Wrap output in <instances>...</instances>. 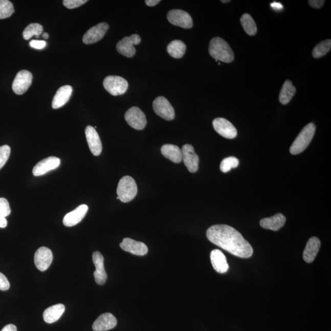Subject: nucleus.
<instances>
[{"instance_id":"obj_1","label":"nucleus","mask_w":331,"mask_h":331,"mask_svg":"<svg viewBox=\"0 0 331 331\" xmlns=\"http://www.w3.org/2000/svg\"><path fill=\"white\" fill-rule=\"evenodd\" d=\"M207 239L232 255L242 258L251 257L253 249L236 229L227 225H215L206 232Z\"/></svg>"},{"instance_id":"obj_2","label":"nucleus","mask_w":331,"mask_h":331,"mask_svg":"<svg viewBox=\"0 0 331 331\" xmlns=\"http://www.w3.org/2000/svg\"><path fill=\"white\" fill-rule=\"evenodd\" d=\"M209 52L210 56L216 61L231 63L234 59V54L230 45L219 37H215L210 42Z\"/></svg>"},{"instance_id":"obj_3","label":"nucleus","mask_w":331,"mask_h":331,"mask_svg":"<svg viewBox=\"0 0 331 331\" xmlns=\"http://www.w3.org/2000/svg\"><path fill=\"white\" fill-rule=\"evenodd\" d=\"M316 126L313 123H308L303 128L290 147V153L298 155L302 152L310 144L314 138Z\"/></svg>"},{"instance_id":"obj_4","label":"nucleus","mask_w":331,"mask_h":331,"mask_svg":"<svg viewBox=\"0 0 331 331\" xmlns=\"http://www.w3.org/2000/svg\"><path fill=\"white\" fill-rule=\"evenodd\" d=\"M138 193V186L134 179L126 175L120 179L117 188V199L123 203L132 201Z\"/></svg>"},{"instance_id":"obj_5","label":"nucleus","mask_w":331,"mask_h":331,"mask_svg":"<svg viewBox=\"0 0 331 331\" xmlns=\"http://www.w3.org/2000/svg\"><path fill=\"white\" fill-rule=\"evenodd\" d=\"M103 86L111 95L119 96L124 94L127 91L128 83L122 77L109 76L104 79Z\"/></svg>"},{"instance_id":"obj_6","label":"nucleus","mask_w":331,"mask_h":331,"mask_svg":"<svg viewBox=\"0 0 331 331\" xmlns=\"http://www.w3.org/2000/svg\"><path fill=\"white\" fill-rule=\"evenodd\" d=\"M141 42L140 36L133 34L130 36L125 37L117 43V51L123 56L132 58L136 54V49L134 45H138Z\"/></svg>"},{"instance_id":"obj_7","label":"nucleus","mask_w":331,"mask_h":331,"mask_svg":"<svg viewBox=\"0 0 331 331\" xmlns=\"http://www.w3.org/2000/svg\"><path fill=\"white\" fill-rule=\"evenodd\" d=\"M153 109L158 116L168 121L175 118L174 107L165 97L157 98L153 102Z\"/></svg>"},{"instance_id":"obj_8","label":"nucleus","mask_w":331,"mask_h":331,"mask_svg":"<svg viewBox=\"0 0 331 331\" xmlns=\"http://www.w3.org/2000/svg\"><path fill=\"white\" fill-rule=\"evenodd\" d=\"M167 18L169 23L175 26L185 29H190L193 27V20L190 15L181 9H172L169 11Z\"/></svg>"},{"instance_id":"obj_9","label":"nucleus","mask_w":331,"mask_h":331,"mask_svg":"<svg viewBox=\"0 0 331 331\" xmlns=\"http://www.w3.org/2000/svg\"><path fill=\"white\" fill-rule=\"evenodd\" d=\"M125 119L131 127L137 130H142L147 125L146 117L138 107H132L126 111Z\"/></svg>"},{"instance_id":"obj_10","label":"nucleus","mask_w":331,"mask_h":331,"mask_svg":"<svg viewBox=\"0 0 331 331\" xmlns=\"http://www.w3.org/2000/svg\"><path fill=\"white\" fill-rule=\"evenodd\" d=\"M32 74L27 70L20 71L17 74L12 83V88L15 94L21 95L25 94L32 84Z\"/></svg>"},{"instance_id":"obj_11","label":"nucleus","mask_w":331,"mask_h":331,"mask_svg":"<svg viewBox=\"0 0 331 331\" xmlns=\"http://www.w3.org/2000/svg\"><path fill=\"white\" fill-rule=\"evenodd\" d=\"M182 161L188 171L196 172L199 168L200 159L192 145L185 144L182 148Z\"/></svg>"},{"instance_id":"obj_12","label":"nucleus","mask_w":331,"mask_h":331,"mask_svg":"<svg viewBox=\"0 0 331 331\" xmlns=\"http://www.w3.org/2000/svg\"><path fill=\"white\" fill-rule=\"evenodd\" d=\"M109 26L106 23L98 24L89 29L83 36L82 41L85 45H92L100 41L106 35Z\"/></svg>"},{"instance_id":"obj_13","label":"nucleus","mask_w":331,"mask_h":331,"mask_svg":"<svg viewBox=\"0 0 331 331\" xmlns=\"http://www.w3.org/2000/svg\"><path fill=\"white\" fill-rule=\"evenodd\" d=\"M213 128L219 135L227 139H234L236 137L237 131L235 126L228 120L224 118H216L213 120Z\"/></svg>"},{"instance_id":"obj_14","label":"nucleus","mask_w":331,"mask_h":331,"mask_svg":"<svg viewBox=\"0 0 331 331\" xmlns=\"http://www.w3.org/2000/svg\"><path fill=\"white\" fill-rule=\"evenodd\" d=\"M61 160L57 157H50L46 158L41 162L37 163L33 169V174L35 176H41L48 172L57 169L59 167Z\"/></svg>"},{"instance_id":"obj_15","label":"nucleus","mask_w":331,"mask_h":331,"mask_svg":"<svg viewBox=\"0 0 331 331\" xmlns=\"http://www.w3.org/2000/svg\"><path fill=\"white\" fill-rule=\"evenodd\" d=\"M53 261V254L47 247H42L37 250L35 254L36 267L41 271H45L50 267Z\"/></svg>"},{"instance_id":"obj_16","label":"nucleus","mask_w":331,"mask_h":331,"mask_svg":"<svg viewBox=\"0 0 331 331\" xmlns=\"http://www.w3.org/2000/svg\"><path fill=\"white\" fill-rule=\"evenodd\" d=\"M85 136L90 150L95 156H99L102 152V143L100 136L94 127L89 125L85 128Z\"/></svg>"},{"instance_id":"obj_17","label":"nucleus","mask_w":331,"mask_h":331,"mask_svg":"<svg viewBox=\"0 0 331 331\" xmlns=\"http://www.w3.org/2000/svg\"><path fill=\"white\" fill-rule=\"evenodd\" d=\"M92 258L96 268V270L94 272L95 281L100 285H103L106 283L107 278L106 272L104 268L103 256L100 252H95L93 253Z\"/></svg>"},{"instance_id":"obj_18","label":"nucleus","mask_w":331,"mask_h":331,"mask_svg":"<svg viewBox=\"0 0 331 331\" xmlns=\"http://www.w3.org/2000/svg\"><path fill=\"white\" fill-rule=\"evenodd\" d=\"M120 246L124 251L135 255L144 256L148 253V247L145 244L130 238H125L122 242L120 243Z\"/></svg>"},{"instance_id":"obj_19","label":"nucleus","mask_w":331,"mask_h":331,"mask_svg":"<svg viewBox=\"0 0 331 331\" xmlns=\"http://www.w3.org/2000/svg\"><path fill=\"white\" fill-rule=\"evenodd\" d=\"M88 209L87 206L85 204H82L73 211L67 213L63 218L64 225L68 227H71L78 224L85 217Z\"/></svg>"},{"instance_id":"obj_20","label":"nucleus","mask_w":331,"mask_h":331,"mask_svg":"<svg viewBox=\"0 0 331 331\" xmlns=\"http://www.w3.org/2000/svg\"><path fill=\"white\" fill-rule=\"evenodd\" d=\"M117 320L112 314L105 313L100 315L93 324L94 331H106L114 328Z\"/></svg>"},{"instance_id":"obj_21","label":"nucleus","mask_w":331,"mask_h":331,"mask_svg":"<svg viewBox=\"0 0 331 331\" xmlns=\"http://www.w3.org/2000/svg\"><path fill=\"white\" fill-rule=\"evenodd\" d=\"M210 261L213 269L219 274H225L228 271L229 265L227 258L218 249L213 250L210 253Z\"/></svg>"},{"instance_id":"obj_22","label":"nucleus","mask_w":331,"mask_h":331,"mask_svg":"<svg viewBox=\"0 0 331 331\" xmlns=\"http://www.w3.org/2000/svg\"><path fill=\"white\" fill-rule=\"evenodd\" d=\"M321 247L320 240L316 237H312L308 239L305 248L303 252V259L307 262L311 263L314 261Z\"/></svg>"},{"instance_id":"obj_23","label":"nucleus","mask_w":331,"mask_h":331,"mask_svg":"<svg viewBox=\"0 0 331 331\" xmlns=\"http://www.w3.org/2000/svg\"><path fill=\"white\" fill-rule=\"evenodd\" d=\"M73 93L72 86L64 85L58 90L52 100V106L53 109H58L64 106L69 101Z\"/></svg>"},{"instance_id":"obj_24","label":"nucleus","mask_w":331,"mask_h":331,"mask_svg":"<svg viewBox=\"0 0 331 331\" xmlns=\"http://www.w3.org/2000/svg\"><path fill=\"white\" fill-rule=\"evenodd\" d=\"M286 219L285 216L282 213H277L271 217L262 219L260 221V225L262 228L266 230L277 231L283 227Z\"/></svg>"},{"instance_id":"obj_25","label":"nucleus","mask_w":331,"mask_h":331,"mask_svg":"<svg viewBox=\"0 0 331 331\" xmlns=\"http://www.w3.org/2000/svg\"><path fill=\"white\" fill-rule=\"evenodd\" d=\"M64 311H65V306L63 304H58L52 305L46 309L43 314V318L47 323H54L60 319Z\"/></svg>"},{"instance_id":"obj_26","label":"nucleus","mask_w":331,"mask_h":331,"mask_svg":"<svg viewBox=\"0 0 331 331\" xmlns=\"http://www.w3.org/2000/svg\"><path fill=\"white\" fill-rule=\"evenodd\" d=\"M161 151L163 156L167 159L175 163H179L182 161V153L181 148L177 145L172 144L163 145Z\"/></svg>"},{"instance_id":"obj_27","label":"nucleus","mask_w":331,"mask_h":331,"mask_svg":"<svg viewBox=\"0 0 331 331\" xmlns=\"http://www.w3.org/2000/svg\"><path fill=\"white\" fill-rule=\"evenodd\" d=\"M296 92V89L295 86H293L292 82L290 80H286L283 83L280 92L279 101L280 103L283 105L289 103Z\"/></svg>"},{"instance_id":"obj_28","label":"nucleus","mask_w":331,"mask_h":331,"mask_svg":"<svg viewBox=\"0 0 331 331\" xmlns=\"http://www.w3.org/2000/svg\"><path fill=\"white\" fill-rule=\"evenodd\" d=\"M186 45L180 40H174L170 42L167 47V51L173 58H181L186 51Z\"/></svg>"},{"instance_id":"obj_29","label":"nucleus","mask_w":331,"mask_h":331,"mask_svg":"<svg viewBox=\"0 0 331 331\" xmlns=\"http://www.w3.org/2000/svg\"><path fill=\"white\" fill-rule=\"evenodd\" d=\"M240 23L247 35L249 36L256 35L257 32V27L251 15L244 14L240 18Z\"/></svg>"},{"instance_id":"obj_30","label":"nucleus","mask_w":331,"mask_h":331,"mask_svg":"<svg viewBox=\"0 0 331 331\" xmlns=\"http://www.w3.org/2000/svg\"><path fill=\"white\" fill-rule=\"evenodd\" d=\"M331 48V40L326 39L318 43L312 52V55L315 58H319L328 53Z\"/></svg>"},{"instance_id":"obj_31","label":"nucleus","mask_w":331,"mask_h":331,"mask_svg":"<svg viewBox=\"0 0 331 331\" xmlns=\"http://www.w3.org/2000/svg\"><path fill=\"white\" fill-rule=\"evenodd\" d=\"M43 32V27L41 24H30L25 29L23 32L24 39L29 40L33 36L39 37Z\"/></svg>"},{"instance_id":"obj_32","label":"nucleus","mask_w":331,"mask_h":331,"mask_svg":"<svg viewBox=\"0 0 331 331\" xmlns=\"http://www.w3.org/2000/svg\"><path fill=\"white\" fill-rule=\"evenodd\" d=\"M14 12V6L10 1L0 0V19L11 17Z\"/></svg>"},{"instance_id":"obj_33","label":"nucleus","mask_w":331,"mask_h":331,"mask_svg":"<svg viewBox=\"0 0 331 331\" xmlns=\"http://www.w3.org/2000/svg\"><path fill=\"white\" fill-rule=\"evenodd\" d=\"M239 161L237 158L230 157L222 160L220 164V170L223 172H228L231 169L236 168L239 165Z\"/></svg>"},{"instance_id":"obj_34","label":"nucleus","mask_w":331,"mask_h":331,"mask_svg":"<svg viewBox=\"0 0 331 331\" xmlns=\"http://www.w3.org/2000/svg\"><path fill=\"white\" fill-rule=\"evenodd\" d=\"M11 153V148L9 145H5L0 147V169L8 162Z\"/></svg>"},{"instance_id":"obj_35","label":"nucleus","mask_w":331,"mask_h":331,"mask_svg":"<svg viewBox=\"0 0 331 331\" xmlns=\"http://www.w3.org/2000/svg\"><path fill=\"white\" fill-rule=\"evenodd\" d=\"M11 212V207L8 200L3 197H0V216L6 217L10 215Z\"/></svg>"},{"instance_id":"obj_36","label":"nucleus","mask_w":331,"mask_h":331,"mask_svg":"<svg viewBox=\"0 0 331 331\" xmlns=\"http://www.w3.org/2000/svg\"><path fill=\"white\" fill-rule=\"evenodd\" d=\"M86 0H64L63 5L68 9H74L80 7L87 2Z\"/></svg>"},{"instance_id":"obj_37","label":"nucleus","mask_w":331,"mask_h":331,"mask_svg":"<svg viewBox=\"0 0 331 331\" xmlns=\"http://www.w3.org/2000/svg\"><path fill=\"white\" fill-rule=\"evenodd\" d=\"M9 288H10V284L8 278L0 272V290L6 291L9 290Z\"/></svg>"},{"instance_id":"obj_38","label":"nucleus","mask_w":331,"mask_h":331,"mask_svg":"<svg viewBox=\"0 0 331 331\" xmlns=\"http://www.w3.org/2000/svg\"><path fill=\"white\" fill-rule=\"evenodd\" d=\"M47 43L45 41H40V40H32L30 42V46L33 48L36 49H44Z\"/></svg>"},{"instance_id":"obj_39","label":"nucleus","mask_w":331,"mask_h":331,"mask_svg":"<svg viewBox=\"0 0 331 331\" xmlns=\"http://www.w3.org/2000/svg\"><path fill=\"white\" fill-rule=\"evenodd\" d=\"M324 1L323 0H310L308 1V5L311 6V7L315 9H320L324 4Z\"/></svg>"},{"instance_id":"obj_40","label":"nucleus","mask_w":331,"mask_h":331,"mask_svg":"<svg viewBox=\"0 0 331 331\" xmlns=\"http://www.w3.org/2000/svg\"><path fill=\"white\" fill-rule=\"evenodd\" d=\"M1 331H17V329L14 324H9L3 327Z\"/></svg>"},{"instance_id":"obj_41","label":"nucleus","mask_w":331,"mask_h":331,"mask_svg":"<svg viewBox=\"0 0 331 331\" xmlns=\"http://www.w3.org/2000/svg\"><path fill=\"white\" fill-rule=\"evenodd\" d=\"M145 2V4L147 6H150V7H153V6L159 4L160 1V0H146Z\"/></svg>"},{"instance_id":"obj_42","label":"nucleus","mask_w":331,"mask_h":331,"mask_svg":"<svg viewBox=\"0 0 331 331\" xmlns=\"http://www.w3.org/2000/svg\"><path fill=\"white\" fill-rule=\"evenodd\" d=\"M8 222L6 217L0 216V228H5L7 227Z\"/></svg>"},{"instance_id":"obj_43","label":"nucleus","mask_w":331,"mask_h":331,"mask_svg":"<svg viewBox=\"0 0 331 331\" xmlns=\"http://www.w3.org/2000/svg\"><path fill=\"white\" fill-rule=\"evenodd\" d=\"M271 7L275 9H280L283 8L282 5L280 3H273L271 4Z\"/></svg>"},{"instance_id":"obj_44","label":"nucleus","mask_w":331,"mask_h":331,"mask_svg":"<svg viewBox=\"0 0 331 331\" xmlns=\"http://www.w3.org/2000/svg\"><path fill=\"white\" fill-rule=\"evenodd\" d=\"M42 37L46 39H48L49 38V35L47 33H42Z\"/></svg>"},{"instance_id":"obj_45","label":"nucleus","mask_w":331,"mask_h":331,"mask_svg":"<svg viewBox=\"0 0 331 331\" xmlns=\"http://www.w3.org/2000/svg\"><path fill=\"white\" fill-rule=\"evenodd\" d=\"M230 2L231 1H230V0H228V1H224V0H222V2L224 3H230Z\"/></svg>"},{"instance_id":"obj_46","label":"nucleus","mask_w":331,"mask_h":331,"mask_svg":"<svg viewBox=\"0 0 331 331\" xmlns=\"http://www.w3.org/2000/svg\"><path fill=\"white\" fill-rule=\"evenodd\" d=\"M218 64H219V65H220L221 63L218 62Z\"/></svg>"}]
</instances>
